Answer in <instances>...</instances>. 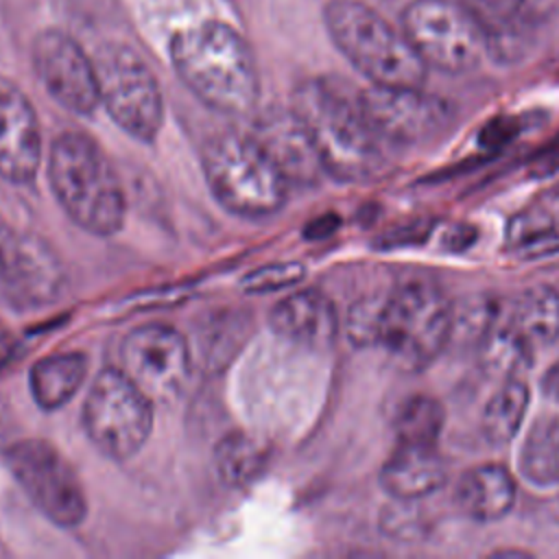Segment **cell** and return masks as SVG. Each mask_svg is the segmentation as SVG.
<instances>
[{"mask_svg":"<svg viewBox=\"0 0 559 559\" xmlns=\"http://www.w3.org/2000/svg\"><path fill=\"white\" fill-rule=\"evenodd\" d=\"M338 216L336 214H323L319 218H314L312 223L306 225L304 229V236H308L310 240H321V238H328L330 234H334L338 229Z\"/></svg>","mask_w":559,"mask_h":559,"instance_id":"obj_36","label":"cell"},{"mask_svg":"<svg viewBox=\"0 0 559 559\" xmlns=\"http://www.w3.org/2000/svg\"><path fill=\"white\" fill-rule=\"evenodd\" d=\"M4 461L31 502L57 526L74 528L87 515L85 489L68 459L44 439L9 445Z\"/></svg>","mask_w":559,"mask_h":559,"instance_id":"obj_10","label":"cell"},{"mask_svg":"<svg viewBox=\"0 0 559 559\" xmlns=\"http://www.w3.org/2000/svg\"><path fill=\"white\" fill-rule=\"evenodd\" d=\"M402 31L426 66L448 74L469 72L487 55L480 26L459 0H411Z\"/></svg>","mask_w":559,"mask_h":559,"instance_id":"obj_9","label":"cell"},{"mask_svg":"<svg viewBox=\"0 0 559 559\" xmlns=\"http://www.w3.org/2000/svg\"><path fill=\"white\" fill-rule=\"evenodd\" d=\"M518 131H520V124L515 118H493L483 127L478 142H480V146L496 151V148L504 146L507 142H511L518 135Z\"/></svg>","mask_w":559,"mask_h":559,"instance_id":"obj_34","label":"cell"},{"mask_svg":"<svg viewBox=\"0 0 559 559\" xmlns=\"http://www.w3.org/2000/svg\"><path fill=\"white\" fill-rule=\"evenodd\" d=\"M550 255H559V247H557V249H555Z\"/></svg>","mask_w":559,"mask_h":559,"instance_id":"obj_39","label":"cell"},{"mask_svg":"<svg viewBox=\"0 0 559 559\" xmlns=\"http://www.w3.org/2000/svg\"><path fill=\"white\" fill-rule=\"evenodd\" d=\"M454 304L432 282L411 280L384 295L378 341L402 371H424L450 345Z\"/></svg>","mask_w":559,"mask_h":559,"instance_id":"obj_6","label":"cell"},{"mask_svg":"<svg viewBox=\"0 0 559 559\" xmlns=\"http://www.w3.org/2000/svg\"><path fill=\"white\" fill-rule=\"evenodd\" d=\"M179 79L210 109L225 116L249 114L260 94L253 55L245 39L221 22L179 31L170 41Z\"/></svg>","mask_w":559,"mask_h":559,"instance_id":"obj_1","label":"cell"},{"mask_svg":"<svg viewBox=\"0 0 559 559\" xmlns=\"http://www.w3.org/2000/svg\"><path fill=\"white\" fill-rule=\"evenodd\" d=\"M445 421L441 402L432 395H411L402 402L395 415V435L400 443L435 445Z\"/></svg>","mask_w":559,"mask_h":559,"instance_id":"obj_28","label":"cell"},{"mask_svg":"<svg viewBox=\"0 0 559 559\" xmlns=\"http://www.w3.org/2000/svg\"><path fill=\"white\" fill-rule=\"evenodd\" d=\"M66 271L39 234L0 216V293L17 308L50 306L61 297Z\"/></svg>","mask_w":559,"mask_h":559,"instance_id":"obj_12","label":"cell"},{"mask_svg":"<svg viewBox=\"0 0 559 559\" xmlns=\"http://www.w3.org/2000/svg\"><path fill=\"white\" fill-rule=\"evenodd\" d=\"M509 323L533 345H550L559 336V293L550 286H533L513 304Z\"/></svg>","mask_w":559,"mask_h":559,"instance_id":"obj_23","label":"cell"},{"mask_svg":"<svg viewBox=\"0 0 559 559\" xmlns=\"http://www.w3.org/2000/svg\"><path fill=\"white\" fill-rule=\"evenodd\" d=\"M85 373L87 358L81 352L50 354L31 367V395L39 408L57 411L79 393Z\"/></svg>","mask_w":559,"mask_h":559,"instance_id":"obj_21","label":"cell"},{"mask_svg":"<svg viewBox=\"0 0 559 559\" xmlns=\"http://www.w3.org/2000/svg\"><path fill=\"white\" fill-rule=\"evenodd\" d=\"M50 188L74 225L92 236H114L124 225L127 201L103 148L85 133L66 131L46 159Z\"/></svg>","mask_w":559,"mask_h":559,"instance_id":"obj_3","label":"cell"},{"mask_svg":"<svg viewBox=\"0 0 559 559\" xmlns=\"http://www.w3.org/2000/svg\"><path fill=\"white\" fill-rule=\"evenodd\" d=\"M507 245L526 258L550 255L559 247L557 223L548 207H531L513 214L504 229Z\"/></svg>","mask_w":559,"mask_h":559,"instance_id":"obj_27","label":"cell"},{"mask_svg":"<svg viewBox=\"0 0 559 559\" xmlns=\"http://www.w3.org/2000/svg\"><path fill=\"white\" fill-rule=\"evenodd\" d=\"M476 240V227L474 225H465V223H459V225H452L443 231V247L450 249V251H465L467 247H472Z\"/></svg>","mask_w":559,"mask_h":559,"instance_id":"obj_35","label":"cell"},{"mask_svg":"<svg viewBox=\"0 0 559 559\" xmlns=\"http://www.w3.org/2000/svg\"><path fill=\"white\" fill-rule=\"evenodd\" d=\"M201 166L214 199L242 218L282 210L288 179L251 133H218L201 148Z\"/></svg>","mask_w":559,"mask_h":559,"instance_id":"obj_5","label":"cell"},{"mask_svg":"<svg viewBox=\"0 0 559 559\" xmlns=\"http://www.w3.org/2000/svg\"><path fill=\"white\" fill-rule=\"evenodd\" d=\"M304 275H306V266L297 260L273 262V264H264V266H258V269L249 271L242 277L240 288L245 293H251V295L275 293V290H282V288L295 286Z\"/></svg>","mask_w":559,"mask_h":559,"instance_id":"obj_30","label":"cell"},{"mask_svg":"<svg viewBox=\"0 0 559 559\" xmlns=\"http://www.w3.org/2000/svg\"><path fill=\"white\" fill-rule=\"evenodd\" d=\"M542 386H544V391H546L548 397L559 400V360L546 371Z\"/></svg>","mask_w":559,"mask_h":559,"instance_id":"obj_37","label":"cell"},{"mask_svg":"<svg viewBox=\"0 0 559 559\" xmlns=\"http://www.w3.org/2000/svg\"><path fill=\"white\" fill-rule=\"evenodd\" d=\"M251 135L277 164L288 183L312 186L325 173L310 135L293 107H271L262 111L251 127Z\"/></svg>","mask_w":559,"mask_h":559,"instance_id":"obj_16","label":"cell"},{"mask_svg":"<svg viewBox=\"0 0 559 559\" xmlns=\"http://www.w3.org/2000/svg\"><path fill=\"white\" fill-rule=\"evenodd\" d=\"M41 166V129L24 92L0 76V179L31 183Z\"/></svg>","mask_w":559,"mask_h":559,"instance_id":"obj_15","label":"cell"},{"mask_svg":"<svg viewBox=\"0 0 559 559\" xmlns=\"http://www.w3.org/2000/svg\"><path fill=\"white\" fill-rule=\"evenodd\" d=\"M526 408H528V386L520 378L504 380L496 389V393L487 400L480 417L483 435L487 437V441L496 445L509 443L518 435Z\"/></svg>","mask_w":559,"mask_h":559,"instance_id":"obj_26","label":"cell"},{"mask_svg":"<svg viewBox=\"0 0 559 559\" xmlns=\"http://www.w3.org/2000/svg\"><path fill=\"white\" fill-rule=\"evenodd\" d=\"M92 59L100 105L122 131L153 142L164 122V98L148 66L122 44H105Z\"/></svg>","mask_w":559,"mask_h":559,"instance_id":"obj_8","label":"cell"},{"mask_svg":"<svg viewBox=\"0 0 559 559\" xmlns=\"http://www.w3.org/2000/svg\"><path fill=\"white\" fill-rule=\"evenodd\" d=\"M269 323L275 334L314 349L332 345L338 334L336 308L317 288L297 290L280 299L269 312Z\"/></svg>","mask_w":559,"mask_h":559,"instance_id":"obj_18","label":"cell"},{"mask_svg":"<svg viewBox=\"0 0 559 559\" xmlns=\"http://www.w3.org/2000/svg\"><path fill=\"white\" fill-rule=\"evenodd\" d=\"M445 478V463L435 445L400 443L380 469V485L395 500H421L441 489Z\"/></svg>","mask_w":559,"mask_h":559,"instance_id":"obj_19","label":"cell"},{"mask_svg":"<svg viewBox=\"0 0 559 559\" xmlns=\"http://www.w3.org/2000/svg\"><path fill=\"white\" fill-rule=\"evenodd\" d=\"M325 28L345 59L373 85L421 87L428 66L402 28L360 0H330Z\"/></svg>","mask_w":559,"mask_h":559,"instance_id":"obj_4","label":"cell"},{"mask_svg":"<svg viewBox=\"0 0 559 559\" xmlns=\"http://www.w3.org/2000/svg\"><path fill=\"white\" fill-rule=\"evenodd\" d=\"M415 502L417 500H397L395 504L386 507L380 515L382 533L402 542L421 539L428 531V520L421 509L415 507Z\"/></svg>","mask_w":559,"mask_h":559,"instance_id":"obj_31","label":"cell"},{"mask_svg":"<svg viewBox=\"0 0 559 559\" xmlns=\"http://www.w3.org/2000/svg\"><path fill=\"white\" fill-rule=\"evenodd\" d=\"M435 227L432 218H411L402 225H395L393 229H389L386 234H382L376 245L382 249H400V247H413V245H421L428 240L430 231Z\"/></svg>","mask_w":559,"mask_h":559,"instance_id":"obj_33","label":"cell"},{"mask_svg":"<svg viewBox=\"0 0 559 559\" xmlns=\"http://www.w3.org/2000/svg\"><path fill=\"white\" fill-rule=\"evenodd\" d=\"M384 297H365L352 306L345 321L347 338L356 347H371L378 341V325Z\"/></svg>","mask_w":559,"mask_h":559,"instance_id":"obj_32","label":"cell"},{"mask_svg":"<svg viewBox=\"0 0 559 559\" xmlns=\"http://www.w3.org/2000/svg\"><path fill=\"white\" fill-rule=\"evenodd\" d=\"M81 417L90 441L105 456L127 461L151 437L153 402L120 367H105L85 395Z\"/></svg>","mask_w":559,"mask_h":559,"instance_id":"obj_7","label":"cell"},{"mask_svg":"<svg viewBox=\"0 0 559 559\" xmlns=\"http://www.w3.org/2000/svg\"><path fill=\"white\" fill-rule=\"evenodd\" d=\"M33 66L48 94L68 111L90 116L98 105L94 59L61 31H44L33 44Z\"/></svg>","mask_w":559,"mask_h":559,"instance_id":"obj_14","label":"cell"},{"mask_svg":"<svg viewBox=\"0 0 559 559\" xmlns=\"http://www.w3.org/2000/svg\"><path fill=\"white\" fill-rule=\"evenodd\" d=\"M515 480L498 463H485L467 469L454 489L459 509L476 522H496L504 518L515 502Z\"/></svg>","mask_w":559,"mask_h":559,"instance_id":"obj_20","label":"cell"},{"mask_svg":"<svg viewBox=\"0 0 559 559\" xmlns=\"http://www.w3.org/2000/svg\"><path fill=\"white\" fill-rule=\"evenodd\" d=\"M269 459H271L269 443L242 430H234L225 435L214 448L216 474L227 487H234V489H240L253 483L266 469Z\"/></svg>","mask_w":559,"mask_h":559,"instance_id":"obj_22","label":"cell"},{"mask_svg":"<svg viewBox=\"0 0 559 559\" xmlns=\"http://www.w3.org/2000/svg\"><path fill=\"white\" fill-rule=\"evenodd\" d=\"M293 111L304 122L325 175L345 183H365L384 170L378 135L367 122L358 96L349 100L323 79L304 81L293 94Z\"/></svg>","mask_w":559,"mask_h":559,"instance_id":"obj_2","label":"cell"},{"mask_svg":"<svg viewBox=\"0 0 559 559\" xmlns=\"http://www.w3.org/2000/svg\"><path fill=\"white\" fill-rule=\"evenodd\" d=\"M535 347L511 325H493L478 343V356L485 373L498 380L520 378L533 362Z\"/></svg>","mask_w":559,"mask_h":559,"instance_id":"obj_24","label":"cell"},{"mask_svg":"<svg viewBox=\"0 0 559 559\" xmlns=\"http://www.w3.org/2000/svg\"><path fill=\"white\" fill-rule=\"evenodd\" d=\"M544 207L559 212V183L546 192V197H544Z\"/></svg>","mask_w":559,"mask_h":559,"instance_id":"obj_38","label":"cell"},{"mask_svg":"<svg viewBox=\"0 0 559 559\" xmlns=\"http://www.w3.org/2000/svg\"><path fill=\"white\" fill-rule=\"evenodd\" d=\"M483 31L487 55L500 63L522 59L542 22L539 0H459Z\"/></svg>","mask_w":559,"mask_h":559,"instance_id":"obj_17","label":"cell"},{"mask_svg":"<svg viewBox=\"0 0 559 559\" xmlns=\"http://www.w3.org/2000/svg\"><path fill=\"white\" fill-rule=\"evenodd\" d=\"M520 469L533 485L559 483V415L539 417L522 445Z\"/></svg>","mask_w":559,"mask_h":559,"instance_id":"obj_25","label":"cell"},{"mask_svg":"<svg viewBox=\"0 0 559 559\" xmlns=\"http://www.w3.org/2000/svg\"><path fill=\"white\" fill-rule=\"evenodd\" d=\"M120 369L153 404L175 402L192 373V352L181 332L166 323L133 328L120 343Z\"/></svg>","mask_w":559,"mask_h":559,"instance_id":"obj_11","label":"cell"},{"mask_svg":"<svg viewBox=\"0 0 559 559\" xmlns=\"http://www.w3.org/2000/svg\"><path fill=\"white\" fill-rule=\"evenodd\" d=\"M358 105L378 138L404 146L432 142L454 122L452 105L421 87L371 85L358 94Z\"/></svg>","mask_w":559,"mask_h":559,"instance_id":"obj_13","label":"cell"},{"mask_svg":"<svg viewBox=\"0 0 559 559\" xmlns=\"http://www.w3.org/2000/svg\"><path fill=\"white\" fill-rule=\"evenodd\" d=\"M498 310L496 301L485 295H474L463 299L452 310V341L463 343H480L485 334L496 325Z\"/></svg>","mask_w":559,"mask_h":559,"instance_id":"obj_29","label":"cell"}]
</instances>
